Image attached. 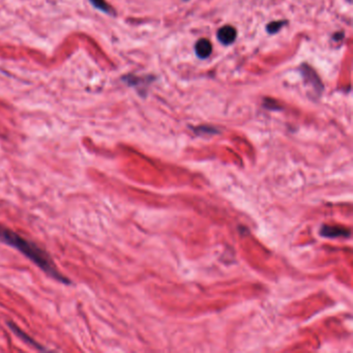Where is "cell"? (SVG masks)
Listing matches in <instances>:
<instances>
[{
    "label": "cell",
    "instance_id": "cell-9",
    "mask_svg": "<svg viewBox=\"0 0 353 353\" xmlns=\"http://www.w3.org/2000/svg\"><path fill=\"white\" fill-rule=\"evenodd\" d=\"M344 35H343V33H341V35H338V33H336V35L334 36V38L335 40H340V38H342Z\"/></svg>",
    "mask_w": 353,
    "mask_h": 353
},
{
    "label": "cell",
    "instance_id": "cell-7",
    "mask_svg": "<svg viewBox=\"0 0 353 353\" xmlns=\"http://www.w3.org/2000/svg\"><path fill=\"white\" fill-rule=\"evenodd\" d=\"M89 2L93 5L94 8L102 12H105L107 14H111L113 12L112 8L105 2V0H89Z\"/></svg>",
    "mask_w": 353,
    "mask_h": 353
},
{
    "label": "cell",
    "instance_id": "cell-6",
    "mask_svg": "<svg viewBox=\"0 0 353 353\" xmlns=\"http://www.w3.org/2000/svg\"><path fill=\"white\" fill-rule=\"evenodd\" d=\"M321 235L324 238H339V237H349L350 232H346V230L338 228V227H331V226H323L321 230Z\"/></svg>",
    "mask_w": 353,
    "mask_h": 353
},
{
    "label": "cell",
    "instance_id": "cell-4",
    "mask_svg": "<svg viewBox=\"0 0 353 353\" xmlns=\"http://www.w3.org/2000/svg\"><path fill=\"white\" fill-rule=\"evenodd\" d=\"M8 325H9V327L21 339V340H23L26 344H29V345H31L32 347H34V348H36V349H38V350H46L45 348H44V346L43 345H41L40 343H37L35 340H33L30 336H28L25 331H23L20 327H18L14 322H12V321H10V322H8Z\"/></svg>",
    "mask_w": 353,
    "mask_h": 353
},
{
    "label": "cell",
    "instance_id": "cell-1",
    "mask_svg": "<svg viewBox=\"0 0 353 353\" xmlns=\"http://www.w3.org/2000/svg\"><path fill=\"white\" fill-rule=\"evenodd\" d=\"M0 242L21 252L25 257H27L31 262H33L45 273L54 280L67 285L71 284V281L57 269L52 258L45 250L3 225H0Z\"/></svg>",
    "mask_w": 353,
    "mask_h": 353
},
{
    "label": "cell",
    "instance_id": "cell-8",
    "mask_svg": "<svg viewBox=\"0 0 353 353\" xmlns=\"http://www.w3.org/2000/svg\"><path fill=\"white\" fill-rule=\"evenodd\" d=\"M285 23H286L285 21H273V22L267 24L266 30H267L268 33L273 34V33L278 32L285 25Z\"/></svg>",
    "mask_w": 353,
    "mask_h": 353
},
{
    "label": "cell",
    "instance_id": "cell-3",
    "mask_svg": "<svg viewBox=\"0 0 353 353\" xmlns=\"http://www.w3.org/2000/svg\"><path fill=\"white\" fill-rule=\"evenodd\" d=\"M238 32L237 29L230 25H226L219 29L218 31V40L223 44V45H230L232 44L235 40H237Z\"/></svg>",
    "mask_w": 353,
    "mask_h": 353
},
{
    "label": "cell",
    "instance_id": "cell-2",
    "mask_svg": "<svg viewBox=\"0 0 353 353\" xmlns=\"http://www.w3.org/2000/svg\"><path fill=\"white\" fill-rule=\"evenodd\" d=\"M301 70H302V74H303V77L305 78L306 82L309 83L310 85H312L317 93H321V91L323 89V85H322V82L319 79L318 75L314 72V70L311 69L307 65L302 66Z\"/></svg>",
    "mask_w": 353,
    "mask_h": 353
},
{
    "label": "cell",
    "instance_id": "cell-5",
    "mask_svg": "<svg viewBox=\"0 0 353 353\" xmlns=\"http://www.w3.org/2000/svg\"><path fill=\"white\" fill-rule=\"evenodd\" d=\"M195 51H196V54L198 57L203 58L204 60V58H207L212 52L211 43L206 38H201L196 43Z\"/></svg>",
    "mask_w": 353,
    "mask_h": 353
}]
</instances>
